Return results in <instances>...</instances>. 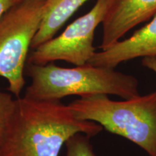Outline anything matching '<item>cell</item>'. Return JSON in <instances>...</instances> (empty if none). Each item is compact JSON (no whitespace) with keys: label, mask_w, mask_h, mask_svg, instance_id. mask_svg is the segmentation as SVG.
<instances>
[{"label":"cell","mask_w":156,"mask_h":156,"mask_svg":"<svg viewBox=\"0 0 156 156\" xmlns=\"http://www.w3.org/2000/svg\"><path fill=\"white\" fill-rule=\"evenodd\" d=\"M22 1V0H15V2H16L17 3H18V2H21Z\"/></svg>","instance_id":"13"},{"label":"cell","mask_w":156,"mask_h":156,"mask_svg":"<svg viewBox=\"0 0 156 156\" xmlns=\"http://www.w3.org/2000/svg\"><path fill=\"white\" fill-rule=\"evenodd\" d=\"M16 4L15 0H0V17Z\"/></svg>","instance_id":"11"},{"label":"cell","mask_w":156,"mask_h":156,"mask_svg":"<svg viewBox=\"0 0 156 156\" xmlns=\"http://www.w3.org/2000/svg\"><path fill=\"white\" fill-rule=\"evenodd\" d=\"M15 99L11 93L0 89V145L4 139L15 106Z\"/></svg>","instance_id":"10"},{"label":"cell","mask_w":156,"mask_h":156,"mask_svg":"<svg viewBox=\"0 0 156 156\" xmlns=\"http://www.w3.org/2000/svg\"><path fill=\"white\" fill-rule=\"evenodd\" d=\"M89 136L85 134H76L66 142L67 156H95Z\"/></svg>","instance_id":"9"},{"label":"cell","mask_w":156,"mask_h":156,"mask_svg":"<svg viewBox=\"0 0 156 156\" xmlns=\"http://www.w3.org/2000/svg\"><path fill=\"white\" fill-rule=\"evenodd\" d=\"M156 15V0H109L100 48L105 50L136 25Z\"/></svg>","instance_id":"6"},{"label":"cell","mask_w":156,"mask_h":156,"mask_svg":"<svg viewBox=\"0 0 156 156\" xmlns=\"http://www.w3.org/2000/svg\"><path fill=\"white\" fill-rule=\"evenodd\" d=\"M156 56V15L151 22L129 38L119 41L110 47L95 52L88 64L115 68L122 62L138 57Z\"/></svg>","instance_id":"7"},{"label":"cell","mask_w":156,"mask_h":156,"mask_svg":"<svg viewBox=\"0 0 156 156\" xmlns=\"http://www.w3.org/2000/svg\"><path fill=\"white\" fill-rule=\"evenodd\" d=\"M30 84L24 97L36 101H60L69 95L106 94L130 99L140 95L138 80L133 75L117 72L114 68L85 64L73 68L46 64H28Z\"/></svg>","instance_id":"2"},{"label":"cell","mask_w":156,"mask_h":156,"mask_svg":"<svg viewBox=\"0 0 156 156\" xmlns=\"http://www.w3.org/2000/svg\"><path fill=\"white\" fill-rule=\"evenodd\" d=\"M88 0H45L41 23L30 48L38 47L54 38L66 22Z\"/></svg>","instance_id":"8"},{"label":"cell","mask_w":156,"mask_h":156,"mask_svg":"<svg viewBox=\"0 0 156 156\" xmlns=\"http://www.w3.org/2000/svg\"><path fill=\"white\" fill-rule=\"evenodd\" d=\"M44 7L45 0H22L0 17V77L16 97L24 88L25 64Z\"/></svg>","instance_id":"4"},{"label":"cell","mask_w":156,"mask_h":156,"mask_svg":"<svg viewBox=\"0 0 156 156\" xmlns=\"http://www.w3.org/2000/svg\"><path fill=\"white\" fill-rule=\"evenodd\" d=\"M143 66L151 69L156 74V56H147L143 57L142 60Z\"/></svg>","instance_id":"12"},{"label":"cell","mask_w":156,"mask_h":156,"mask_svg":"<svg viewBox=\"0 0 156 156\" xmlns=\"http://www.w3.org/2000/svg\"><path fill=\"white\" fill-rule=\"evenodd\" d=\"M109 0H97L88 12L75 20L59 36L33 49L27 62L46 64L64 61L80 66L87 64L95 53L93 46L95 29L102 23Z\"/></svg>","instance_id":"5"},{"label":"cell","mask_w":156,"mask_h":156,"mask_svg":"<svg viewBox=\"0 0 156 156\" xmlns=\"http://www.w3.org/2000/svg\"><path fill=\"white\" fill-rule=\"evenodd\" d=\"M68 106L79 119L96 122L156 156V91L123 101L111 100L106 94L89 95Z\"/></svg>","instance_id":"3"},{"label":"cell","mask_w":156,"mask_h":156,"mask_svg":"<svg viewBox=\"0 0 156 156\" xmlns=\"http://www.w3.org/2000/svg\"><path fill=\"white\" fill-rule=\"evenodd\" d=\"M103 126L79 119L60 101L17 97L0 156H58L64 144L76 134L96 135Z\"/></svg>","instance_id":"1"}]
</instances>
